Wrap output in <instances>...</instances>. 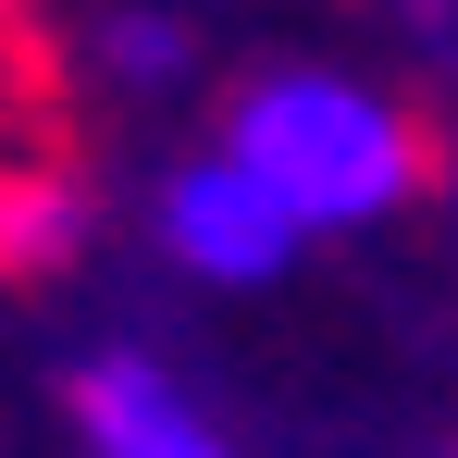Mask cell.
I'll list each match as a JSON object with an SVG mask.
<instances>
[{"label":"cell","mask_w":458,"mask_h":458,"mask_svg":"<svg viewBox=\"0 0 458 458\" xmlns=\"http://www.w3.org/2000/svg\"><path fill=\"white\" fill-rule=\"evenodd\" d=\"M112 75H137V87H186V25L124 13V25H112Z\"/></svg>","instance_id":"5b68a950"},{"label":"cell","mask_w":458,"mask_h":458,"mask_svg":"<svg viewBox=\"0 0 458 458\" xmlns=\"http://www.w3.org/2000/svg\"><path fill=\"white\" fill-rule=\"evenodd\" d=\"M75 248H87V186H63V174H13V186H0V260L50 273V260H75Z\"/></svg>","instance_id":"277c9868"},{"label":"cell","mask_w":458,"mask_h":458,"mask_svg":"<svg viewBox=\"0 0 458 458\" xmlns=\"http://www.w3.org/2000/svg\"><path fill=\"white\" fill-rule=\"evenodd\" d=\"M298 199L260 174L248 149H211L186 161V174H161V248L199 273V285H273L285 260H298Z\"/></svg>","instance_id":"7a4b0ae2"},{"label":"cell","mask_w":458,"mask_h":458,"mask_svg":"<svg viewBox=\"0 0 458 458\" xmlns=\"http://www.w3.org/2000/svg\"><path fill=\"white\" fill-rule=\"evenodd\" d=\"M224 149H248L285 199H298L310 235L335 224H384L421 199V124L360 75H260L224 112Z\"/></svg>","instance_id":"6da1fadb"},{"label":"cell","mask_w":458,"mask_h":458,"mask_svg":"<svg viewBox=\"0 0 458 458\" xmlns=\"http://www.w3.org/2000/svg\"><path fill=\"white\" fill-rule=\"evenodd\" d=\"M75 434L99 458H211L224 446V421L161 372V360H137V347H112V360L75 372Z\"/></svg>","instance_id":"3957f363"}]
</instances>
